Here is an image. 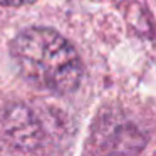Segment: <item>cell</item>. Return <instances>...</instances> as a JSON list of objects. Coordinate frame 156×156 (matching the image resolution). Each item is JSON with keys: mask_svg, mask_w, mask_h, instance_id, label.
<instances>
[{"mask_svg": "<svg viewBox=\"0 0 156 156\" xmlns=\"http://www.w3.org/2000/svg\"><path fill=\"white\" fill-rule=\"evenodd\" d=\"M12 55L22 76L41 89L67 94L81 82L82 64L76 49L51 29L20 32L12 42Z\"/></svg>", "mask_w": 156, "mask_h": 156, "instance_id": "1", "label": "cell"}, {"mask_svg": "<svg viewBox=\"0 0 156 156\" xmlns=\"http://www.w3.org/2000/svg\"><path fill=\"white\" fill-rule=\"evenodd\" d=\"M29 2H34V0H0V4L4 5H24Z\"/></svg>", "mask_w": 156, "mask_h": 156, "instance_id": "2", "label": "cell"}]
</instances>
